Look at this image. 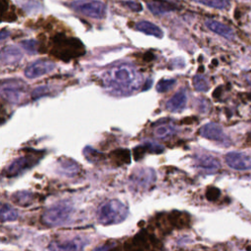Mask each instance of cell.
<instances>
[{
    "instance_id": "cell-15",
    "label": "cell",
    "mask_w": 251,
    "mask_h": 251,
    "mask_svg": "<svg viewBox=\"0 0 251 251\" xmlns=\"http://www.w3.org/2000/svg\"><path fill=\"white\" fill-rule=\"evenodd\" d=\"M23 57V53L19 48L13 45H8L1 50V63L3 65H13L18 63Z\"/></svg>"
},
{
    "instance_id": "cell-24",
    "label": "cell",
    "mask_w": 251,
    "mask_h": 251,
    "mask_svg": "<svg viewBox=\"0 0 251 251\" xmlns=\"http://www.w3.org/2000/svg\"><path fill=\"white\" fill-rule=\"evenodd\" d=\"M18 218L17 211L12 208L10 205L4 203L1 206V220L3 222H11L15 221Z\"/></svg>"
},
{
    "instance_id": "cell-28",
    "label": "cell",
    "mask_w": 251,
    "mask_h": 251,
    "mask_svg": "<svg viewBox=\"0 0 251 251\" xmlns=\"http://www.w3.org/2000/svg\"><path fill=\"white\" fill-rule=\"evenodd\" d=\"M193 86L197 91H206L209 88V83L204 75H196L193 77Z\"/></svg>"
},
{
    "instance_id": "cell-14",
    "label": "cell",
    "mask_w": 251,
    "mask_h": 251,
    "mask_svg": "<svg viewBox=\"0 0 251 251\" xmlns=\"http://www.w3.org/2000/svg\"><path fill=\"white\" fill-rule=\"evenodd\" d=\"M187 94L184 89L175 93L166 103V108L171 112H179L183 110L186 105Z\"/></svg>"
},
{
    "instance_id": "cell-26",
    "label": "cell",
    "mask_w": 251,
    "mask_h": 251,
    "mask_svg": "<svg viewBox=\"0 0 251 251\" xmlns=\"http://www.w3.org/2000/svg\"><path fill=\"white\" fill-rule=\"evenodd\" d=\"M113 160L120 166L124 163L129 162V151L127 149H118L113 152Z\"/></svg>"
},
{
    "instance_id": "cell-27",
    "label": "cell",
    "mask_w": 251,
    "mask_h": 251,
    "mask_svg": "<svg viewBox=\"0 0 251 251\" xmlns=\"http://www.w3.org/2000/svg\"><path fill=\"white\" fill-rule=\"evenodd\" d=\"M202 5L214 8V9H226L228 7V1L227 0H194Z\"/></svg>"
},
{
    "instance_id": "cell-1",
    "label": "cell",
    "mask_w": 251,
    "mask_h": 251,
    "mask_svg": "<svg viewBox=\"0 0 251 251\" xmlns=\"http://www.w3.org/2000/svg\"><path fill=\"white\" fill-rule=\"evenodd\" d=\"M139 76L136 70L129 65L113 67L104 75L105 84L117 91H132L139 86Z\"/></svg>"
},
{
    "instance_id": "cell-20",
    "label": "cell",
    "mask_w": 251,
    "mask_h": 251,
    "mask_svg": "<svg viewBox=\"0 0 251 251\" xmlns=\"http://www.w3.org/2000/svg\"><path fill=\"white\" fill-rule=\"evenodd\" d=\"M135 28L143 33L153 35L155 37L161 38L163 36L162 29L158 25H156L150 22H147V21H140V22L136 23Z\"/></svg>"
},
{
    "instance_id": "cell-25",
    "label": "cell",
    "mask_w": 251,
    "mask_h": 251,
    "mask_svg": "<svg viewBox=\"0 0 251 251\" xmlns=\"http://www.w3.org/2000/svg\"><path fill=\"white\" fill-rule=\"evenodd\" d=\"M83 155L90 163H98L103 159V154L90 146H86L83 149Z\"/></svg>"
},
{
    "instance_id": "cell-18",
    "label": "cell",
    "mask_w": 251,
    "mask_h": 251,
    "mask_svg": "<svg viewBox=\"0 0 251 251\" xmlns=\"http://www.w3.org/2000/svg\"><path fill=\"white\" fill-rule=\"evenodd\" d=\"M148 239L149 236L144 231H140L131 239V242L128 244V251H150Z\"/></svg>"
},
{
    "instance_id": "cell-2",
    "label": "cell",
    "mask_w": 251,
    "mask_h": 251,
    "mask_svg": "<svg viewBox=\"0 0 251 251\" xmlns=\"http://www.w3.org/2000/svg\"><path fill=\"white\" fill-rule=\"evenodd\" d=\"M85 53L82 42L73 36L56 34L51 40V54L59 60L70 61Z\"/></svg>"
},
{
    "instance_id": "cell-31",
    "label": "cell",
    "mask_w": 251,
    "mask_h": 251,
    "mask_svg": "<svg viewBox=\"0 0 251 251\" xmlns=\"http://www.w3.org/2000/svg\"><path fill=\"white\" fill-rule=\"evenodd\" d=\"M124 4L126 7H127L129 10L133 12H139L142 10V6L139 3H136L133 1H126Z\"/></svg>"
},
{
    "instance_id": "cell-6",
    "label": "cell",
    "mask_w": 251,
    "mask_h": 251,
    "mask_svg": "<svg viewBox=\"0 0 251 251\" xmlns=\"http://www.w3.org/2000/svg\"><path fill=\"white\" fill-rule=\"evenodd\" d=\"M40 159L38 151H31L17 159H15L4 171V175L7 177H13L19 176L29 168L33 167Z\"/></svg>"
},
{
    "instance_id": "cell-23",
    "label": "cell",
    "mask_w": 251,
    "mask_h": 251,
    "mask_svg": "<svg viewBox=\"0 0 251 251\" xmlns=\"http://www.w3.org/2000/svg\"><path fill=\"white\" fill-rule=\"evenodd\" d=\"M176 131V128L170 124H163L158 126L155 129H154V134L155 136L159 137V138H168L172 135H174Z\"/></svg>"
},
{
    "instance_id": "cell-21",
    "label": "cell",
    "mask_w": 251,
    "mask_h": 251,
    "mask_svg": "<svg viewBox=\"0 0 251 251\" xmlns=\"http://www.w3.org/2000/svg\"><path fill=\"white\" fill-rule=\"evenodd\" d=\"M164 151V147L161 146L160 144L154 143V142H146L142 145L137 146L134 149V156L136 159H138V157L142 156L144 154V152H149V153H157L160 154Z\"/></svg>"
},
{
    "instance_id": "cell-3",
    "label": "cell",
    "mask_w": 251,
    "mask_h": 251,
    "mask_svg": "<svg viewBox=\"0 0 251 251\" xmlns=\"http://www.w3.org/2000/svg\"><path fill=\"white\" fill-rule=\"evenodd\" d=\"M128 214L127 207L117 199L107 201L99 206L96 217L98 223L108 226L122 223Z\"/></svg>"
},
{
    "instance_id": "cell-17",
    "label": "cell",
    "mask_w": 251,
    "mask_h": 251,
    "mask_svg": "<svg viewBox=\"0 0 251 251\" xmlns=\"http://www.w3.org/2000/svg\"><path fill=\"white\" fill-rule=\"evenodd\" d=\"M205 24H206V26L213 32H215L226 39H229V40L233 39L234 33H233L232 29L230 27H228L227 25H226L220 22L213 21V20H209Z\"/></svg>"
},
{
    "instance_id": "cell-11",
    "label": "cell",
    "mask_w": 251,
    "mask_h": 251,
    "mask_svg": "<svg viewBox=\"0 0 251 251\" xmlns=\"http://www.w3.org/2000/svg\"><path fill=\"white\" fill-rule=\"evenodd\" d=\"M199 133L201 136L208 138L210 140H213V141H217V142H220V143H223L226 145L229 143V140H228L227 136L225 134L222 127L214 123H209V124L204 125L199 129Z\"/></svg>"
},
{
    "instance_id": "cell-8",
    "label": "cell",
    "mask_w": 251,
    "mask_h": 251,
    "mask_svg": "<svg viewBox=\"0 0 251 251\" xmlns=\"http://www.w3.org/2000/svg\"><path fill=\"white\" fill-rule=\"evenodd\" d=\"M226 165L236 171L251 170V155L241 152H229L225 156Z\"/></svg>"
},
{
    "instance_id": "cell-10",
    "label": "cell",
    "mask_w": 251,
    "mask_h": 251,
    "mask_svg": "<svg viewBox=\"0 0 251 251\" xmlns=\"http://www.w3.org/2000/svg\"><path fill=\"white\" fill-rule=\"evenodd\" d=\"M129 180L134 187L147 188L151 185L152 182H154L155 173L152 169H148V168L138 169L132 172L129 177Z\"/></svg>"
},
{
    "instance_id": "cell-13",
    "label": "cell",
    "mask_w": 251,
    "mask_h": 251,
    "mask_svg": "<svg viewBox=\"0 0 251 251\" xmlns=\"http://www.w3.org/2000/svg\"><path fill=\"white\" fill-rule=\"evenodd\" d=\"M195 166L205 173H215L220 169V162L211 155L201 154L195 157Z\"/></svg>"
},
{
    "instance_id": "cell-22",
    "label": "cell",
    "mask_w": 251,
    "mask_h": 251,
    "mask_svg": "<svg viewBox=\"0 0 251 251\" xmlns=\"http://www.w3.org/2000/svg\"><path fill=\"white\" fill-rule=\"evenodd\" d=\"M33 200V194L28 191H19L12 196V201L20 206H27Z\"/></svg>"
},
{
    "instance_id": "cell-9",
    "label": "cell",
    "mask_w": 251,
    "mask_h": 251,
    "mask_svg": "<svg viewBox=\"0 0 251 251\" xmlns=\"http://www.w3.org/2000/svg\"><path fill=\"white\" fill-rule=\"evenodd\" d=\"M55 67V64L49 60H38L25 68V75L28 78H36L51 73Z\"/></svg>"
},
{
    "instance_id": "cell-32",
    "label": "cell",
    "mask_w": 251,
    "mask_h": 251,
    "mask_svg": "<svg viewBox=\"0 0 251 251\" xmlns=\"http://www.w3.org/2000/svg\"><path fill=\"white\" fill-rule=\"evenodd\" d=\"M116 243H106V244H103V245H100L98 247H96L93 251H111L113 250L115 247H116Z\"/></svg>"
},
{
    "instance_id": "cell-12",
    "label": "cell",
    "mask_w": 251,
    "mask_h": 251,
    "mask_svg": "<svg viewBox=\"0 0 251 251\" xmlns=\"http://www.w3.org/2000/svg\"><path fill=\"white\" fill-rule=\"evenodd\" d=\"M87 243L80 238L66 239L63 241H52L48 245L49 251H83Z\"/></svg>"
},
{
    "instance_id": "cell-29",
    "label": "cell",
    "mask_w": 251,
    "mask_h": 251,
    "mask_svg": "<svg viewBox=\"0 0 251 251\" xmlns=\"http://www.w3.org/2000/svg\"><path fill=\"white\" fill-rule=\"evenodd\" d=\"M22 47L29 54H36L39 52L38 42L34 39H26L21 42Z\"/></svg>"
},
{
    "instance_id": "cell-7",
    "label": "cell",
    "mask_w": 251,
    "mask_h": 251,
    "mask_svg": "<svg viewBox=\"0 0 251 251\" xmlns=\"http://www.w3.org/2000/svg\"><path fill=\"white\" fill-rule=\"evenodd\" d=\"M26 91V85L21 79L10 78L1 83V95L10 103H18L23 99Z\"/></svg>"
},
{
    "instance_id": "cell-33",
    "label": "cell",
    "mask_w": 251,
    "mask_h": 251,
    "mask_svg": "<svg viewBox=\"0 0 251 251\" xmlns=\"http://www.w3.org/2000/svg\"><path fill=\"white\" fill-rule=\"evenodd\" d=\"M6 37H7V33H6V31L3 29V30L1 31V40H4Z\"/></svg>"
},
{
    "instance_id": "cell-5",
    "label": "cell",
    "mask_w": 251,
    "mask_h": 251,
    "mask_svg": "<svg viewBox=\"0 0 251 251\" xmlns=\"http://www.w3.org/2000/svg\"><path fill=\"white\" fill-rule=\"evenodd\" d=\"M70 7L84 16L102 19L106 14V5L98 0H75L70 3Z\"/></svg>"
},
{
    "instance_id": "cell-4",
    "label": "cell",
    "mask_w": 251,
    "mask_h": 251,
    "mask_svg": "<svg viewBox=\"0 0 251 251\" xmlns=\"http://www.w3.org/2000/svg\"><path fill=\"white\" fill-rule=\"evenodd\" d=\"M74 209L71 204L61 202L49 207L42 215V222L49 226L66 225L70 222Z\"/></svg>"
},
{
    "instance_id": "cell-30",
    "label": "cell",
    "mask_w": 251,
    "mask_h": 251,
    "mask_svg": "<svg viewBox=\"0 0 251 251\" xmlns=\"http://www.w3.org/2000/svg\"><path fill=\"white\" fill-rule=\"evenodd\" d=\"M176 80L173 78H165V79H161L158 84H157V91L158 92H165L170 90L171 88H173V86L175 85Z\"/></svg>"
},
{
    "instance_id": "cell-16",
    "label": "cell",
    "mask_w": 251,
    "mask_h": 251,
    "mask_svg": "<svg viewBox=\"0 0 251 251\" xmlns=\"http://www.w3.org/2000/svg\"><path fill=\"white\" fill-rule=\"evenodd\" d=\"M147 7L154 15H162L165 13L173 12L177 9V7L176 5H174L171 2L165 1V0L150 1V2H148Z\"/></svg>"
},
{
    "instance_id": "cell-19",
    "label": "cell",
    "mask_w": 251,
    "mask_h": 251,
    "mask_svg": "<svg viewBox=\"0 0 251 251\" xmlns=\"http://www.w3.org/2000/svg\"><path fill=\"white\" fill-rule=\"evenodd\" d=\"M58 169L63 175L68 176H73L78 173L80 167L73 159L61 158L58 163Z\"/></svg>"
}]
</instances>
